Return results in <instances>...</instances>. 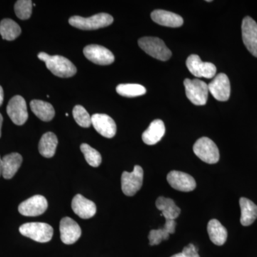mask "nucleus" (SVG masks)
<instances>
[{
	"instance_id": "4468645a",
	"label": "nucleus",
	"mask_w": 257,
	"mask_h": 257,
	"mask_svg": "<svg viewBox=\"0 0 257 257\" xmlns=\"http://www.w3.org/2000/svg\"><path fill=\"white\" fill-rule=\"evenodd\" d=\"M167 182L172 188L183 192H189L197 187L195 179L192 176L179 171H172L167 177Z\"/></svg>"
},
{
	"instance_id": "c756f323",
	"label": "nucleus",
	"mask_w": 257,
	"mask_h": 257,
	"mask_svg": "<svg viewBox=\"0 0 257 257\" xmlns=\"http://www.w3.org/2000/svg\"><path fill=\"white\" fill-rule=\"evenodd\" d=\"M72 114L76 122L82 127L88 128L92 125V117L82 106H74Z\"/></svg>"
},
{
	"instance_id": "dca6fc26",
	"label": "nucleus",
	"mask_w": 257,
	"mask_h": 257,
	"mask_svg": "<svg viewBox=\"0 0 257 257\" xmlns=\"http://www.w3.org/2000/svg\"><path fill=\"white\" fill-rule=\"evenodd\" d=\"M92 124L99 135L106 138H114L116 125L110 116L105 114H95L92 116Z\"/></svg>"
},
{
	"instance_id": "f8f14e48",
	"label": "nucleus",
	"mask_w": 257,
	"mask_h": 257,
	"mask_svg": "<svg viewBox=\"0 0 257 257\" xmlns=\"http://www.w3.org/2000/svg\"><path fill=\"white\" fill-rule=\"evenodd\" d=\"M83 52L87 60L99 65H109L114 62L112 52L100 45H88L84 47Z\"/></svg>"
},
{
	"instance_id": "0eeeda50",
	"label": "nucleus",
	"mask_w": 257,
	"mask_h": 257,
	"mask_svg": "<svg viewBox=\"0 0 257 257\" xmlns=\"http://www.w3.org/2000/svg\"><path fill=\"white\" fill-rule=\"evenodd\" d=\"M144 171L140 166L135 165L133 172H124L121 175V189L125 195L133 197L143 187Z\"/></svg>"
},
{
	"instance_id": "bb28decb",
	"label": "nucleus",
	"mask_w": 257,
	"mask_h": 257,
	"mask_svg": "<svg viewBox=\"0 0 257 257\" xmlns=\"http://www.w3.org/2000/svg\"><path fill=\"white\" fill-rule=\"evenodd\" d=\"M116 92L125 97H136L144 95L147 92L146 88L138 84H121L116 87Z\"/></svg>"
},
{
	"instance_id": "f704fd0d",
	"label": "nucleus",
	"mask_w": 257,
	"mask_h": 257,
	"mask_svg": "<svg viewBox=\"0 0 257 257\" xmlns=\"http://www.w3.org/2000/svg\"><path fill=\"white\" fill-rule=\"evenodd\" d=\"M3 115H2L1 113H0V138H1V130H2V126H3Z\"/></svg>"
},
{
	"instance_id": "412c9836",
	"label": "nucleus",
	"mask_w": 257,
	"mask_h": 257,
	"mask_svg": "<svg viewBox=\"0 0 257 257\" xmlns=\"http://www.w3.org/2000/svg\"><path fill=\"white\" fill-rule=\"evenodd\" d=\"M241 208V219L240 222L244 226L252 224L257 218V206L246 198L241 197L239 199Z\"/></svg>"
},
{
	"instance_id": "9d476101",
	"label": "nucleus",
	"mask_w": 257,
	"mask_h": 257,
	"mask_svg": "<svg viewBox=\"0 0 257 257\" xmlns=\"http://www.w3.org/2000/svg\"><path fill=\"white\" fill-rule=\"evenodd\" d=\"M48 202L42 195H35L29 198L19 205V212L23 216H37L42 215L46 211Z\"/></svg>"
},
{
	"instance_id": "e433bc0d",
	"label": "nucleus",
	"mask_w": 257,
	"mask_h": 257,
	"mask_svg": "<svg viewBox=\"0 0 257 257\" xmlns=\"http://www.w3.org/2000/svg\"><path fill=\"white\" fill-rule=\"evenodd\" d=\"M171 257H185L183 253H177V254L173 255V256H172Z\"/></svg>"
},
{
	"instance_id": "aec40b11",
	"label": "nucleus",
	"mask_w": 257,
	"mask_h": 257,
	"mask_svg": "<svg viewBox=\"0 0 257 257\" xmlns=\"http://www.w3.org/2000/svg\"><path fill=\"white\" fill-rule=\"evenodd\" d=\"M3 159V177L6 179L13 178L23 163V157L19 153L5 155Z\"/></svg>"
},
{
	"instance_id": "9b49d317",
	"label": "nucleus",
	"mask_w": 257,
	"mask_h": 257,
	"mask_svg": "<svg viewBox=\"0 0 257 257\" xmlns=\"http://www.w3.org/2000/svg\"><path fill=\"white\" fill-rule=\"evenodd\" d=\"M243 44L250 53L257 57V24L252 18L246 17L241 24Z\"/></svg>"
},
{
	"instance_id": "2eb2a0df",
	"label": "nucleus",
	"mask_w": 257,
	"mask_h": 257,
	"mask_svg": "<svg viewBox=\"0 0 257 257\" xmlns=\"http://www.w3.org/2000/svg\"><path fill=\"white\" fill-rule=\"evenodd\" d=\"M60 237L65 244H72L80 238L82 234L79 225L70 217H64L60 221Z\"/></svg>"
},
{
	"instance_id": "393cba45",
	"label": "nucleus",
	"mask_w": 257,
	"mask_h": 257,
	"mask_svg": "<svg viewBox=\"0 0 257 257\" xmlns=\"http://www.w3.org/2000/svg\"><path fill=\"white\" fill-rule=\"evenodd\" d=\"M156 207L162 211V215L165 216V219H176L181 213L180 208L170 198L159 197L156 201Z\"/></svg>"
},
{
	"instance_id": "473e14b6",
	"label": "nucleus",
	"mask_w": 257,
	"mask_h": 257,
	"mask_svg": "<svg viewBox=\"0 0 257 257\" xmlns=\"http://www.w3.org/2000/svg\"><path fill=\"white\" fill-rule=\"evenodd\" d=\"M176 226H177V223L175 219H166L163 229H165L169 234H174L175 232Z\"/></svg>"
},
{
	"instance_id": "ddd939ff",
	"label": "nucleus",
	"mask_w": 257,
	"mask_h": 257,
	"mask_svg": "<svg viewBox=\"0 0 257 257\" xmlns=\"http://www.w3.org/2000/svg\"><path fill=\"white\" fill-rule=\"evenodd\" d=\"M209 92L216 100L226 101L229 99L231 86L229 77L224 73L217 74L209 84Z\"/></svg>"
},
{
	"instance_id": "2f4dec72",
	"label": "nucleus",
	"mask_w": 257,
	"mask_h": 257,
	"mask_svg": "<svg viewBox=\"0 0 257 257\" xmlns=\"http://www.w3.org/2000/svg\"><path fill=\"white\" fill-rule=\"evenodd\" d=\"M182 253L185 257H200L198 253V249L194 244L189 243L182 250Z\"/></svg>"
},
{
	"instance_id": "72a5a7b5",
	"label": "nucleus",
	"mask_w": 257,
	"mask_h": 257,
	"mask_svg": "<svg viewBox=\"0 0 257 257\" xmlns=\"http://www.w3.org/2000/svg\"><path fill=\"white\" fill-rule=\"evenodd\" d=\"M3 101H4V91H3L2 86L0 85V106L3 104Z\"/></svg>"
},
{
	"instance_id": "6e6552de",
	"label": "nucleus",
	"mask_w": 257,
	"mask_h": 257,
	"mask_svg": "<svg viewBox=\"0 0 257 257\" xmlns=\"http://www.w3.org/2000/svg\"><path fill=\"white\" fill-rule=\"evenodd\" d=\"M7 113L15 124L21 126L28 121V107L23 96L16 95L10 99L7 106Z\"/></svg>"
},
{
	"instance_id": "1a4fd4ad",
	"label": "nucleus",
	"mask_w": 257,
	"mask_h": 257,
	"mask_svg": "<svg viewBox=\"0 0 257 257\" xmlns=\"http://www.w3.org/2000/svg\"><path fill=\"white\" fill-rule=\"evenodd\" d=\"M186 64L189 72L195 77L211 79L216 75V66L211 62H202L197 55L189 56Z\"/></svg>"
},
{
	"instance_id": "f3484780",
	"label": "nucleus",
	"mask_w": 257,
	"mask_h": 257,
	"mask_svg": "<svg viewBox=\"0 0 257 257\" xmlns=\"http://www.w3.org/2000/svg\"><path fill=\"white\" fill-rule=\"evenodd\" d=\"M72 208L77 216L84 219H90L96 212L95 204L79 194L72 199Z\"/></svg>"
},
{
	"instance_id": "a211bd4d",
	"label": "nucleus",
	"mask_w": 257,
	"mask_h": 257,
	"mask_svg": "<svg viewBox=\"0 0 257 257\" xmlns=\"http://www.w3.org/2000/svg\"><path fill=\"white\" fill-rule=\"evenodd\" d=\"M151 18L155 23L168 28H179L184 24L182 17L166 10H155L152 13Z\"/></svg>"
},
{
	"instance_id": "b1692460",
	"label": "nucleus",
	"mask_w": 257,
	"mask_h": 257,
	"mask_svg": "<svg viewBox=\"0 0 257 257\" xmlns=\"http://www.w3.org/2000/svg\"><path fill=\"white\" fill-rule=\"evenodd\" d=\"M58 145V140L55 134L47 133L42 135L39 143V152L40 155L46 158H52L55 156L56 150Z\"/></svg>"
},
{
	"instance_id": "4c0bfd02",
	"label": "nucleus",
	"mask_w": 257,
	"mask_h": 257,
	"mask_svg": "<svg viewBox=\"0 0 257 257\" xmlns=\"http://www.w3.org/2000/svg\"><path fill=\"white\" fill-rule=\"evenodd\" d=\"M65 115H66V116H69V114H67H67H66Z\"/></svg>"
},
{
	"instance_id": "5701e85b",
	"label": "nucleus",
	"mask_w": 257,
	"mask_h": 257,
	"mask_svg": "<svg viewBox=\"0 0 257 257\" xmlns=\"http://www.w3.org/2000/svg\"><path fill=\"white\" fill-rule=\"evenodd\" d=\"M30 108L32 112L42 121H50L55 117V109L47 101L35 99L30 102Z\"/></svg>"
},
{
	"instance_id": "cd10ccee",
	"label": "nucleus",
	"mask_w": 257,
	"mask_h": 257,
	"mask_svg": "<svg viewBox=\"0 0 257 257\" xmlns=\"http://www.w3.org/2000/svg\"><path fill=\"white\" fill-rule=\"evenodd\" d=\"M80 150L89 165L93 167H97L101 165V156L99 152L87 144H82L80 146Z\"/></svg>"
},
{
	"instance_id": "f03ea898",
	"label": "nucleus",
	"mask_w": 257,
	"mask_h": 257,
	"mask_svg": "<svg viewBox=\"0 0 257 257\" xmlns=\"http://www.w3.org/2000/svg\"><path fill=\"white\" fill-rule=\"evenodd\" d=\"M113 21L114 19L110 15L99 13L88 18L73 16L69 19V23L74 28L79 30H94L109 26L112 24Z\"/></svg>"
},
{
	"instance_id": "7c9ffc66",
	"label": "nucleus",
	"mask_w": 257,
	"mask_h": 257,
	"mask_svg": "<svg viewBox=\"0 0 257 257\" xmlns=\"http://www.w3.org/2000/svg\"><path fill=\"white\" fill-rule=\"evenodd\" d=\"M169 237H170V234L163 228L151 230L149 234V240L151 246L160 244L162 241L168 239Z\"/></svg>"
},
{
	"instance_id": "c85d7f7f",
	"label": "nucleus",
	"mask_w": 257,
	"mask_h": 257,
	"mask_svg": "<svg viewBox=\"0 0 257 257\" xmlns=\"http://www.w3.org/2000/svg\"><path fill=\"white\" fill-rule=\"evenodd\" d=\"M32 6L31 0H18L15 5V14L20 20H28L32 15Z\"/></svg>"
},
{
	"instance_id": "423d86ee",
	"label": "nucleus",
	"mask_w": 257,
	"mask_h": 257,
	"mask_svg": "<svg viewBox=\"0 0 257 257\" xmlns=\"http://www.w3.org/2000/svg\"><path fill=\"white\" fill-rule=\"evenodd\" d=\"M194 154L203 162L207 164L217 163L219 160V151L216 144L208 138L199 139L193 147Z\"/></svg>"
},
{
	"instance_id": "6ab92c4d",
	"label": "nucleus",
	"mask_w": 257,
	"mask_h": 257,
	"mask_svg": "<svg viewBox=\"0 0 257 257\" xmlns=\"http://www.w3.org/2000/svg\"><path fill=\"white\" fill-rule=\"evenodd\" d=\"M165 126L163 121L156 119L152 121L146 131L143 134V140L147 145H156L162 140L165 134Z\"/></svg>"
},
{
	"instance_id": "f257e3e1",
	"label": "nucleus",
	"mask_w": 257,
	"mask_h": 257,
	"mask_svg": "<svg viewBox=\"0 0 257 257\" xmlns=\"http://www.w3.org/2000/svg\"><path fill=\"white\" fill-rule=\"evenodd\" d=\"M37 57L45 62L47 69L57 77L68 78L77 73V68L74 64L62 56H51L45 52H40Z\"/></svg>"
},
{
	"instance_id": "a878e982",
	"label": "nucleus",
	"mask_w": 257,
	"mask_h": 257,
	"mask_svg": "<svg viewBox=\"0 0 257 257\" xmlns=\"http://www.w3.org/2000/svg\"><path fill=\"white\" fill-rule=\"evenodd\" d=\"M21 32L18 24L11 19H4L0 23V35L3 40L13 41L20 36Z\"/></svg>"
},
{
	"instance_id": "39448f33",
	"label": "nucleus",
	"mask_w": 257,
	"mask_h": 257,
	"mask_svg": "<svg viewBox=\"0 0 257 257\" xmlns=\"http://www.w3.org/2000/svg\"><path fill=\"white\" fill-rule=\"evenodd\" d=\"M186 95L191 102L197 106L206 104L207 101L209 88L208 84L200 79H186L184 82Z\"/></svg>"
},
{
	"instance_id": "20e7f679",
	"label": "nucleus",
	"mask_w": 257,
	"mask_h": 257,
	"mask_svg": "<svg viewBox=\"0 0 257 257\" xmlns=\"http://www.w3.org/2000/svg\"><path fill=\"white\" fill-rule=\"evenodd\" d=\"M20 234L40 243L50 241L53 236V228L50 224L42 222L26 223L20 226Z\"/></svg>"
},
{
	"instance_id": "4be33fe9",
	"label": "nucleus",
	"mask_w": 257,
	"mask_h": 257,
	"mask_svg": "<svg viewBox=\"0 0 257 257\" xmlns=\"http://www.w3.org/2000/svg\"><path fill=\"white\" fill-rule=\"evenodd\" d=\"M209 239L217 246L224 244L227 239V230L217 219H211L207 225Z\"/></svg>"
},
{
	"instance_id": "7ed1b4c3",
	"label": "nucleus",
	"mask_w": 257,
	"mask_h": 257,
	"mask_svg": "<svg viewBox=\"0 0 257 257\" xmlns=\"http://www.w3.org/2000/svg\"><path fill=\"white\" fill-rule=\"evenodd\" d=\"M139 46L154 58L161 61H167L172 57V52L166 46L163 40L158 37H145L140 38Z\"/></svg>"
},
{
	"instance_id": "c9c22d12",
	"label": "nucleus",
	"mask_w": 257,
	"mask_h": 257,
	"mask_svg": "<svg viewBox=\"0 0 257 257\" xmlns=\"http://www.w3.org/2000/svg\"><path fill=\"white\" fill-rule=\"evenodd\" d=\"M3 175V159L0 157V176Z\"/></svg>"
}]
</instances>
